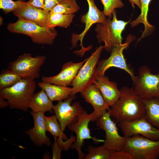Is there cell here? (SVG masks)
Here are the masks:
<instances>
[{
  "label": "cell",
  "instance_id": "6da1fadb",
  "mask_svg": "<svg viewBox=\"0 0 159 159\" xmlns=\"http://www.w3.org/2000/svg\"><path fill=\"white\" fill-rule=\"evenodd\" d=\"M120 90L119 98L107 111L111 117L118 123L144 117L145 109L143 99L133 88L124 86Z\"/></svg>",
  "mask_w": 159,
  "mask_h": 159
},
{
  "label": "cell",
  "instance_id": "7a4b0ae2",
  "mask_svg": "<svg viewBox=\"0 0 159 159\" xmlns=\"http://www.w3.org/2000/svg\"><path fill=\"white\" fill-rule=\"evenodd\" d=\"M36 87L34 79L22 78L13 85L0 90V97L7 100L10 109L26 112Z\"/></svg>",
  "mask_w": 159,
  "mask_h": 159
},
{
  "label": "cell",
  "instance_id": "3957f363",
  "mask_svg": "<svg viewBox=\"0 0 159 159\" xmlns=\"http://www.w3.org/2000/svg\"><path fill=\"white\" fill-rule=\"evenodd\" d=\"M7 28L11 32L29 36L33 42L39 44L52 45L57 35L54 28L41 26L19 18L14 23H9Z\"/></svg>",
  "mask_w": 159,
  "mask_h": 159
},
{
  "label": "cell",
  "instance_id": "277c9868",
  "mask_svg": "<svg viewBox=\"0 0 159 159\" xmlns=\"http://www.w3.org/2000/svg\"><path fill=\"white\" fill-rule=\"evenodd\" d=\"M112 16V19L108 18L105 22L98 23L95 29L98 42H104V49L108 52L112 51L115 45L122 43L121 34L130 21L117 19L115 10Z\"/></svg>",
  "mask_w": 159,
  "mask_h": 159
},
{
  "label": "cell",
  "instance_id": "5b68a950",
  "mask_svg": "<svg viewBox=\"0 0 159 159\" xmlns=\"http://www.w3.org/2000/svg\"><path fill=\"white\" fill-rule=\"evenodd\" d=\"M98 118L94 112L88 114L86 110H84L79 116L77 121L67 127L69 130L75 132L76 134L75 141L71 145V148L77 150L78 159L84 158L85 154L82 151V148L85 140L92 139L96 143L104 142L105 141L92 137L89 128V123L91 121H96Z\"/></svg>",
  "mask_w": 159,
  "mask_h": 159
},
{
  "label": "cell",
  "instance_id": "8992f818",
  "mask_svg": "<svg viewBox=\"0 0 159 159\" xmlns=\"http://www.w3.org/2000/svg\"><path fill=\"white\" fill-rule=\"evenodd\" d=\"M103 49L104 47L100 46L80 68L71 85L72 87L70 96H74L77 93H81L93 83L97 76L98 61Z\"/></svg>",
  "mask_w": 159,
  "mask_h": 159
},
{
  "label": "cell",
  "instance_id": "52a82bcc",
  "mask_svg": "<svg viewBox=\"0 0 159 159\" xmlns=\"http://www.w3.org/2000/svg\"><path fill=\"white\" fill-rule=\"evenodd\" d=\"M132 79L133 88L143 99L159 97V71L153 74L150 68L143 65L139 68L138 75Z\"/></svg>",
  "mask_w": 159,
  "mask_h": 159
},
{
  "label": "cell",
  "instance_id": "ba28073f",
  "mask_svg": "<svg viewBox=\"0 0 159 159\" xmlns=\"http://www.w3.org/2000/svg\"><path fill=\"white\" fill-rule=\"evenodd\" d=\"M124 148L134 154L136 159L159 158V140H153L139 135L126 138Z\"/></svg>",
  "mask_w": 159,
  "mask_h": 159
},
{
  "label": "cell",
  "instance_id": "9c48e42d",
  "mask_svg": "<svg viewBox=\"0 0 159 159\" xmlns=\"http://www.w3.org/2000/svg\"><path fill=\"white\" fill-rule=\"evenodd\" d=\"M46 59V57L38 55L33 57L29 53H24L11 62L8 68L22 78L34 79L39 77L40 71Z\"/></svg>",
  "mask_w": 159,
  "mask_h": 159
},
{
  "label": "cell",
  "instance_id": "30bf717a",
  "mask_svg": "<svg viewBox=\"0 0 159 159\" xmlns=\"http://www.w3.org/2000/svg\"><path fill=\"white\" fill-rule=\"evenodd\" d=\"M134 39V37L130 35L127 37L125 43L115 45L111 51L110 57L98 63L96 76H104L107 69L110 67H115L125 71L129 74L131 78L135 76L134 74L127 64L123 54V51Z\"/></svg>",
  "mask_w": 159,
  "mask_h": 159
},
{
  "label": "cell",
  "instance_id": "8fae6325",
  "mask_svg": "<svg viewBox=\"0 0 159 159\" xmlns=\"http://www.w3.org/2000/svg\"><path fill=\"white\" fill-rule=\"evenodd\" d=\"M88 5V10L87 13L82 16L81 21L85 24L84 31L80 34H73L71 40L72 46L75 47L79 41L80 42L81 49L75 52V53L81 56H83L85 52L90 49L91 47H84L82 44L83 38L90 27L94 24L103 23L107 19L103 12L101 11L95 4L94 0H86Z\"/></svg>",
  "mask_w": 159,
  "mask_h": 159
},
{
  "label": "cell",
  "instance_id": "7c38bea8",
  "mask_svg": "<svg viewBox=\"0 0 159 159\" xmlns=\"http://www.w3.org/2000/svg\"><path fill=\"white\" fill-rule=\"evenodd\" d=\"M96 125L105 132L106 139L103 145L106 148L111 152L124 148L126 138L120 135L116 123L111 119L108 111L98 118Z\"/></svg>",
  "mask_w": 159,
  "mask_h": 159
},
{
  "label": "cell",
  "instance_id": "4fadbf2b",
  "mask_svg": "<svg viewBox=\"0 0 159 159\" xmlns=\"http://www.w3.org/2000/svg\"><path fill=\"white\" fill-rule=\"evenodd\" d=\"M76 98L75 96H70L54 105L53 110L63 132L67 127L77 121L79 116L84 110L79 102H75L71 105Z\"/></svg>",
  "mask_w": 159,
  "mask_h": 159
},
{
  "label": "cell",
  "instance_id": "5bb4252c",
  "mask_svg": "<svg viewBox=\"0 0 159 159\" xmlns=\"http://www.w3.org/2000/svg\"><path fill=\"white\" fill-rule=\"evenodd\" d=\"M118 125L126 138L139 135L153 140H159V129L144 117L132 121L121 122Z\"/></svg>",
  "mask_w": 159,
  "mask_h": 159
},
{
  "label": "cell",
  "instance_id": "9a60e30c",
  "mask_svg": "<svg viewBox=\"0 0 159 159\" xmlns=\"http://www.w3.org/2000/svg\"><path fill=\"white\" fill-rule=\"evenodd\" d=\"M17 8L13 13L18 18L35 23L39 25L49 27L48 17L49 12L44 9L37 8L29 5L26 2L18 0Z\"/></svg>",
  "mask_w": 159,
  "mask_h": 159
},
{
  "label": "cell",
  "instance_id": "2e32d148",
  "mask_svg": "<svg viewBox=\"0 0 159 159\" xmlns=\"http://www.w3.org/2000/svg\"><path fill=\"white\" fill-rule=\"evenodd\" d=\"M30 113L33 117L34 125L32 128L26 130V134L29 136L31 140L36 146L39 147L43 145L50 146L51 140L46 134L44 112H34L31 111Z\"/></svg>",
  "mask_w": 159,
  "mask_h": 159
},
{
  "label": "cell",
  "instance_id": "e0dca14e",
  "mask_svg": "<svg viewBox=\"0 0 159 159\" xmlns=\"http://www.w3.org/2000/svg\"><path fill=\"white\" fill-rule=\"evenodd\" d=\"M87 59L78 63L71 61L65 63L63 64L61 71L58 74L53 76L43 77L42 81L63 86L69 85Z\"/></svg>",
  "mask_w": 159,
  "mask_h": 159
},
{
  "label": "cell",
  "instance_id": "ac0fdd59",
  "mask_svg": "<svg viewBox=\"0 0 159 159\" xmlns=\"http://www.w3.org/2000/svg\"><path fill=\"white\" fill-rule=\"evenodd\" d=\"M85 101L90 104L94 112L99 118L110 108L101 92L93 83L81 92Z\"/></svg>",
  "mask_w": 159,
  "mask_h": 159
},
{
  "label": "cell",
  "instance_id": "d6986e66",
  "mask_svg": "<svg viewBox=\"0 0 159 159\" xmlns=\"http://www.w3.org/2000/svg\"><path fill=\"white\" fill-rule=\"evenodd\" d=\"M93 84L99 89L109 107L114 105L119 98L121 92L117 84L110 81L107 77L97 76Z\"/></svg>",
  "mask_w": 159,
  "mask_h": 159
},
{
  "label": "cell",
  "instance_id": "ffe728a7",
  "mask_svg": "<svg viewBox=\"0 0 159 159\" xmlns=\"http://www.w3.org/2000/svg\"><path fill=\"white\" fill-rule=\"evenodd\" d=\"M39 87L46 93L52 102L65 100L70 96L72 88L42 81L37 83Z\"/></svg>",
  "mask_w": 159,
  "mask_h": 159
},
{
  "label": "cell",
  "instance_id": "44dd1931",
  "mask_svg": "<svg viewBox=\"0 0 159 159\" xmlns=\"http://www.w3.org/2000/svg\"><path fill=\"white\" fill-rule=\"evenodd\" d=\"M54 105L52 102L43 90L34 94L29 105V108L34 112L52 111Z\"/></svg>",
  "mask_w": 159,
  "mask_h": 159
},
{
  "label": "cell",
  "instance_id": "7402d4cb",
  "mask_svg": "<svg viewBox=\"0 0 159 159\" xmlns=\"http://www.w3.org/2000/svg\"><path fill=\"white\" fill-rule=\"evenodd\" d=\"M145 113L144 117L159 129V97L143 99Z\"/></svg>",
  "mask_w": 159,
  "mask_h": 159
},
{
  "label": "cell",
  "instance_id": "603a6c76",
  "mask_svg": "<svg viewBox=\"0 0 159 159\" xmlns=\"http://www.w3.org/2000/svg\"><path fill=\"white\" fill-rule=\"evenodd\" d=\"M152 0H140L141 12L139 16L135 20L130 23L131 27H133L139 24L142 23L145 26V30L138 40L143 38L148 34L153 29V26L148 22L147 16L149 4Z\"/></svg>",
  "mask_w": 159,
  "mask_h": 159
},
{
  "label": "cell",
  "instance_id": "cb8c5ba5",
  "mask_svg": "<svg viewBox=\"0 0 159 159\" xmlns=\"http://www.w3.org/2000/svg\"><path fill=\"white\" fill-rule=\"evenodd\" d=\"M74 14H65L49 13L47 24L49 27L54 28L56 26L67 28L72 22Z\"/></svg>",
  "mask_w": 159,
  "mask_h": 159
},
{
  "label": "cell",
  "instance_id": "d4e9b609",
  "mask_svg": "<svg viewBox=\"0 0 159 159\" xmlns=\"http://www.w3.org/2000/svg\"><path fill=\"white\" fill-rule=\"evenodd\" d=\"M80 7L76 0H62L55 6L50 11V13L74 14Z\"/></svg>",
  "mask_w": 159,
  "mask_h": 159
},
{
  "label": "cell",
  "instance_id": "484cf974",
  "mask_svg": "<svg viewBox=\"0 0 159 159\" xmlns=\"http://www.w3.org/2000/svg\"><path fill=\"white\" fill-rule=\"evenodd\" d=\"M22 78L20 76L8 68L2 70L0 74V90L13 85Z\"/></svg>",
  "mask_w": 159,
  "mask_h": 159
},
{
  "label": "cell",
  "instance_id": "4316f807",
  "mask_svg": "<svg viewBox=\"0 0 159 159\" xmlns=\"http://www.w3.org/2000/svg\"><path fill=\"white\" fill-rule=\"evenodd\" d=\"M45 126L47 131L54 137H60L64 140L68 138L61 129L60 123L55 115L45 117Z\"/></svg>",
  "mask_w": 159,
  "mask_h": 159
},
{
  "label": "cell",
  "instance_id": "83f0119b",
  "mask_svg": "<svg viewBox=\"0 0 159 159\" xmlns=\"http://www.w3.org/2000/svg\"><path fill=\"white\" fill-rule=\"evenodd\" d=\"M86 150L84 159H110L111 151L103 145L97 147L89 145Z\"/></svg>",
  "mask_w": 159,
  "mask_h": 159
},
{
  "label": "cell",
  "instance_id": "f1b7e54d",
  "mask_svg": "<svg viewBox=\"0 0 159 159\" xmlns=\"http://www.w3.org/2000/svg\"><path fill=\"white\" fill-rule=\"evenodd\" d=\"M104 7L102 12L105 16L111 19L112 14L115 9L121 8L124 6L121 0H100Z\"/></svg>",
  "mask_w": 159,
  "mask_h": 159
},
{
  "label": "cell",
  "instance_id": "f546056e",
  "mask_svg": "<svg viewBox=\"0 0 159 159\" xmlns=\"http://www.w3.org/2000/svg\"><path fill=\"white\" fill-rule=\"evenodd\" d=\"M110 159H136L132 153L123 148L117 151L111 152Z\"/></svg>",
  "mask_w": 159,
  "mask_h": 159
},
{
  "label": "cell",
  "instance_id": "4dcf8cb0",
  "mask_svg": "<svg viewBox=\"0 0 159 159\" xmlns=\"http://www.w3.org/2000/svg\"><path fill=\"white\" fill-rule=\"evenodd\" d=\"M18 0H0V8L6 14L13 11L18 7Z\"/></svg>",
  "mask_w": 159,
  "mask_h": 159
},
{
  "label": "cell",
  "instance_id": "1f68e13d",
  "mask_svg": "<svg viewBox=\"0 0 159 159\" xmlns=\"http://www.w3.org/2000/svg\"><path fill=\"white\" fill-rule=\"evenodd\" d=\"M76 137L73 136L72 135L70 138L64 141L63 139L59 137L57 139V142L60 148L62 150L67 151L70 148L72 144L75 141Z\"/></svg>",
  "mask_w": 159,
  "mask_h": 159
},
{
  "label": "cell",
  "instance_id": "d6a6232c",
  "mask_svg": "<svg viewBox=\"0 0 159 159\" xmlns=\"http://www.w3.org/2000/svg\"><path fill=\"white\" fill-rule=\"evenodd\" d=\"M54 142L52 145L53 159H60L61 158V154L62 150L59 148L57 141V137H54Z\"/></svg>",
  "mask_w": 159,
  "mask_h": 159
},
{
  "label": "cell",
  "instance_id": "836d02e7",
  "mask_svg": "<svg viewBox=\"0 0 159 159\" xmlns=\"http://www.w3.org/2000/svg\"><path fill=\"white\" fill-rule=\"evenodd\" d=\"M62 0H44V9L49 12L57 4Z\"/></svg>",
  "mask_w": 159,
  "mask_h": 159
},
{
  "label": "cell",
  "instance_id": "e575fe53",
  "mask_svg": "<svg viewBox=\"0 0 159 159\" xmlns=\"http://www.w3.org/2000/svg\"><path fill=\"white\" fill-rule=\"evenodd\" d=\"M26 2L31 6L44 9V0H29Z\"/></svg>",
  "mask_w": 159,
  "mask_h": 159
},
{
  "label": "cell",
  "instance_id": "d590c367",
  "mask_svg": "<svg viewBox=\"0 0 159 159\" xmlns=\"http://www.w3.org/2000/svg\"><path fill=\"white\" fill-rule=\"evenodd\" d=\"M4 99L0 97V107L2 109L8 106L7 101H5Z\"/></svg>",
  "mask_w": 159,
  "mask_h": 159
},
{
  "label": "cell",
  "instance_id": "8d00e7d4",
  "mask_svg": "<svg viewBox=\"0 0 159 159\" xmlns=\"http://www.w3.org/2000/svg\"><path fill=\"white\" fill-rule=\"evenodd\" d=\"M133 8H134V4L137 5L140 9L141 8V3L140 0H129Z\"/></svg>",
  "mask_w": 159,
  "mask_h": 159
},
{
  "label": "cell",
  "instance_id": "74e56055",
  "mask_svg": "<svg viewBox=\"0 0 159 159\" xmlns=\"http://www.w3.org/2000/svg\"><path fill=\"white\" fill-rule=\"evenodd\" d=\"M0 25H2L3 23V19L1 16H0Z\"/></svg>",
  "mask_w": 159,
  "mask_h": 159
},
{
  "label": "cell",
  "instance_id": "f35d334b",
  "mask_svg": "<svg viewBox=\"0 0 159 159\" xmlns=\"http://www.w3.org/2000/svg\"></svg>",
  "mask_w": 159,
  "mask_h": 159
}]
</instances>
